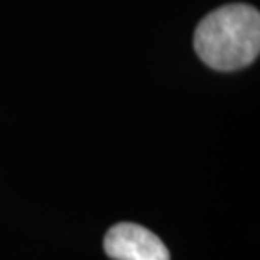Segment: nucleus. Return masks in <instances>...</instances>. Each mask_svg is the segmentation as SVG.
Segmentation results:
<instances>
[{
    "mask_svg": "<svg viewBox=\"0 0 260 260\" xmlns=\"http://www.w3.org/2000/svg\"><path fill=\"white\" fill-rule=\"evenodd\" d=\"M194 49L203 63L218 71L252 64L260 51L258 10L245 4L213 10L196 27Z\"/></svg>",
    "mask_w": 260,
    "mask_h": 260,
    "instance_id": "obj_1",
    "label": "nucleus"
},
{
    "mask_svg": "<svg viewBox=\"0 0 260 260\" xmlns=\"http://www.w3.org/2000/svg\"><path fill=\"white\" fill-rule=\"evenodd\" d=\"M103 247L115 260H169L162 240L147 228L134 223H120L110 228Z\"/></svg>",
    "mask_w": 260,
    "mask_h": 260,
    "instance_id": "obj_2",
    "label": "nucleus"
}]
</instances>
